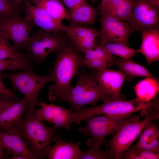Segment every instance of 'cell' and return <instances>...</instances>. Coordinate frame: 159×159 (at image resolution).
I'll return each instance as SVG.
<instances>
[{
  "mask_svg": "<svg viewBox=\"0 0 159 159\" xmlns=\"http://www.w3.org/2000/svg\"><path fill=\"white\" fill-rule=\"evenodd\" d=\"M55 52V61L50 69L53 83L49 87L48 95L51 101L62 102L72 86V79L82 66L83 55L78 52L70 42Z\"/></svg>",
  "mask_w": 159,
  "mask_h": 159,
  "instance_id": "6da1fadb",
  "label": "cell"
},
{
  "mask_svg": "<svg viewBox=\"0 0 159 159\" xmlns=\"http://www.w3.org/2000/svg\"><path fill=\"white\" fill-rule=\"evenodd\" d=\"M15 127L37 159L47 158L52 144L60 138L57 133L58 127L46 125L32 113L21 118Z\"/></svg>",
  "mask_w": 159,
  "mask_h": 159,
  "instance_id": "7a4b0ae2",
  "label": "cell"
},
{
  "mask_svg": "<svg viewBox=\"0 0 159 159\" xmlns=\"http://www.w3.org/2000/svg\"><path fill=\"white\" fill-rule=\"evenodd\" d=\"M159 108L150 107L142 110L145 118L140 120L139 117H130L115 132L114 136L107 142V150L111 159H121L123 153L140 135L147 124L159 119Z\"/></svg>",
  "mask_w": 159,
  "mask_h": 159,
  "instance_id": "3957f363",
  "label": "cell"
},
{
  "mask_svg": "<svg viewBox=\"0 0 159 159\" xmlns=\"http://www.w3.org/2000/svg\"><path fill=\"white\" fill-rule=\"evenodd\" d=\"M75 84L71 86L62 102L69 103L75 112H78L87 105H94L98 101L103 102L114 99L103 91L92 72H78Z\"/></svg>",
  "mask_w": 159,
  "mask_h": 159,
  "instance_id": "277c9868",
  "label": "cell"
},
{
  "mask_svg": "<svg viewBox=\"0 0 159 159\" xmlns=\"http://www.w3.org/2000/svg\"><path fill=\"white\" fill-rule=\"evenodd\" d=\"M32 69L29 68L15 73H2L3 77L10 81L13 89L19 91L24 96L26 100L25 115L31 114L35 110L38 105V96L41 90L53 80L50 70L48 74L40 75L35 73Z\"/></svg>",
  "mask_w": 159,
  "mask_h": 159,
  "instance_id": "5b68a950",
  "label": "cell"
},
{
  "mask_svg": "<svg viewBox=\"0 0 159 159\" xmlns=\"http://www.w3.org/2000/svg\"><path fill=\"white\" fill-rule=\"evenodd\" d=\"M64 32L37 30L30 36L21 49L33 63L41 64L51 53L60 50L70 42L67 34Z\"/></svg>",
  "mask_w": 159,
  "mask_h": 159,
  "instance_id": "8992f818",
  "label": "cell"
},
{
  "mask_svg": "<svg viewBox=\"0 0 159 159\" xmlns=\"http://www.w3.org/2000/svg\"><path fill=\"white\" fill-rule=\"evenodd\" d=\"M152 107L159 108L158 100L145 102L137 98L128 100L112 99L103 102L100 105L85 107L78 112H75L77 118L74 122L76 125H79L87 118L100 115L128 116L133 112Z\"/></svg>",
  "mask_w": 159,
  "mask_h": 159,
  "instance_id": "52a82bcc",
  "label": "cell"
},
{
  "mask_svg": "<svg viewBox=\"0 0 159 159\" xmlns=\"http://www.w3.org/2000/svg\"><path fill=\"white\" fill-rule=\"evenodd\" d=\"M130 115L118 116L108 115L92 116L84 120L86 125L79 128L84 136L90 138L87 142V148H100L105 138L115 133Z\"/></svg>",
  "mask_w": 159,
  "mask_h": 159,
  "instance_id": "ba28073f",
  "label": "cell"
},
{
  "mask_svg": "<svg viewBox=\"0 0 159 159\" xmlns=\"http://www.w3.org/2000/svg\"><path fill=\"white\" fill-rule=\"evenodd\" d=\"M159 10L148 0H135V5L126 21L130 34L148 29H158Z\"/></svg>",
  "mask_w": 159,
  "mask_h": 159,
  "instance_id": "9c48e42d",
  "label": "cell"
},
{
  "mask_svg": "<svg viewBox=\"0 0 159 159\" xmlns=\"http://www.w3.org/2000/svg\"><path fill=\"white\" fill-rule=\"evenodd\" d=\"M38 106L41 108L32 113L34 118L38 121L50 122L58 128L62 127L69 131L72 124L76 119V113L71 108L68 109L42 101L39 102Z\"/></svg>",
  "mask_w": 159,
  "mask_h": 159,
  "instance_id": "30bf717a",
  "label": "cell"
},
{
  "mask_svg": "<svg viewBox=\"0 0 159 159\" xmlns=\"http://www.w3.org/2000/svg\"><path fill=\"white\" fill-rule=\"evenodd\" d=\"M35 25L30 20L16 17L0 20V34L11 40L14 47L21 49L30 36Z\"/></svg>",
  "mask_w": 159,
  "mask_h": 159,
  "instance_id": "8fae6325",
  "label": "cell"
},
{
  "mask_svg": "<svg viewBox=\"0 0 159 159\" xmlns=\"http://www.w3.org/2000/svg\"><path fill=\"white\" fill-rule=\"evenodd\" d=\"M101 29L99 36L102 43L112 42L125 45L128 44L130 29L127 22L121 21L108 14H101L100 18Z\"/></svg>",
  "mask_w": 159,
  "mask_h": 159,
  "instance_id": "7c38bea8",
  "label": "cell"
},
{
  "mask_svg": "<svg viewBox=\"0 0 159 159\" xmlns=\"http://www.w3.org/2000/svg\"><path fill=\"white\" fill-rule=\"evenodd\" d=\"M99 86L105 93L116 100H124L121 93L124 82L128 75L121 70L106 68L99 71H92Z\"/></svg>",
  "mask_w": 159,
  "mask_h": 159,
  "instance_id": "4fadbf2b",
  "label": "cell"
},
{
  "mask_svg": "<svg viewBox=\"0 0 159 159\" xmlns=\"http://www.w3.org/2000/svg\"><path fill=\"white\" fill-rule=\"evenodd\" d=\"M23 11L24 19L32 21L42 30L49 32H66L69 27L59 22L51 17L43 8L25 1Z\"/></svg>",
  "mask_w": 159,
  "mask_h": 159,
  "instance_id": "5bb4252c",
  "label": "cell"
},
{
  "mask_svg": "<svg viewBox=\"0 0 159 159\" xmlns=\"http://www.w3.org/2000/svg\"><path fill=\"white\" fill-rule=\"evenodd\" d=\"M0 143L6 150L7 155L14 153L26 159H37L30 151L15 126L7 130H0Z\"/></svg>",
  "mask_w": 159,
  "mask_h": 159,
  "instance_id": "9a60e30c",
  "label": "cell"
},
{
  "mask_svg": "<svg viewBox=\"0 0 159 159\" xmlns=\"http://www.w3.org/2000/svg\"><path fill=\"white\" fill-rule=\"evenodd\" d=\"M66 32L75 49L80 54L93 48L96 45L95 39L99 36V31L87 27H69Z\"/></svg>",
  "mask_w": 159,
  "mask_h": 159,
  "instance_id": "2e32d148",
  "label": "cell"
},
{
  "mask_svg": "<svg viewBox=\"0 0 159 159\" xmlns=\"http://www.w3.org/2000/svg\"><path fill=\"white\" fill-rule=\"evenodd\" d=\"M142 43L138 49L145 57L147 64L159 59V31L158 29H145L141 32Z\"/></svg>",
  "mask_w": 159,
  "mask_h": 159,
  "instance_id": "e0dca14e",
  "label": "cell"
},
{
  "mask_svg": "<svg viewBox=\"0 0 159 159\" xmlns=\"http://www.w3.org/2000/svg\"><path fill=\"white\" fill-rule=\"evenodd\" d=\"M81 141L74 143L72 140L68 142L59 138L51 146L47 153L49 159H80L82 153L80 149Z\"/></svg>",
  "mask_w": 159,
  "mask_h": 159,
  "instance_id": "ac0fdd59",
  "label": "cell"
},
{
  "mask_svg": "<svg viewBox=\"0 0 159 159\" xmlns=\"http://www.w3.org/2000/svg\"><path fill=\"white\" fill-rule=\"evenodd\" d=\"M26 100L11 102L0 110V130H7L13 128L25 112Z\"/></svg>",
  "mask_w": 159,
  "mask_h": 159,
  "instance_id": "d6986e66",
  "label": "cell"
},
{
  "mask_svg": "<svg viewBox=\"0 0 159 159\" xmlns=\"http://www.w3.org/2000/svg\"><path fill=\"white\" fill-rule=\"evenodd\" d=\"M153 121L144 127L137 143L131 147L132 149L159 152V129Z\"/></svg>",
  "mask_w": 159,
  "mask_h": 159,
  "instance_id": "ffe728a7",
  "label": "cell"
},
{
  "mask_svg": "<svg viewBox=\"0 0 159 159\" xmlns=\"http://www.w3.org/2000/svg\"><path fill=\"white\" fill-rule=\"evenodd\" d=\"M70 26L72 27H86L93 24L97 16V10L87 1L69 13Z\"/></svg>",
  "mask_w": 159,
  "mask_h": 159,
  "instance_id": "44dd1931",
  "label": "cell"
},
{
  "mask_svg": "<svg viewBox=\"0 0 159 159\" xmlns=\"http://www.w3.org/2000/svg\"><path fill=\"white\" fill-rule=\"evenodd\" d=\"M30 2L44 9L56 21L62 23L64 19L69 20L70 14L59 0H31Z\"/></svg>",
  "mask_w": 159,
  "mask_h": 159,
  "instance_id": "7402d4cb",
  "label": "cell"
},
{
  "mask_svg": "<svg viewBox=\"0 0 159 159\" xmlns=\"http://www.w3.org/2000/svg\"><path fill=\"white\" fill-rule=\"evenodd\" d=\"M133 87L137 98L143 102H150L159 92V80L146 78L138 82Z\"/></svg>",
  "mask_w": 159,
  "mask_h": 159,
  "instance_id": "603a6c76",
  "label": "cell"
},
{
  "mask_svg": "<svg viewBox=\"0 0 159 159\" xmlns=\"http://www.w3.org/2000/svg\"><path fill=\"white\" fill-rule=\"evenodd\" d=\"M114 62L120 70L127 75L134 77H150L159 80L143 66L134 62L131 59L123 58L115 59Z\"/></svg>",
  "mask_w": 159,
  "mask_h": 159,
  "instance_id": "cb8c5ba5",
  "label": "cell"
},
{
  "mask_svg": "<svg viewBox=\"0 0 159 159\" xmlns=\"http://www.w3.org/2000/svg\"><path fill=\"white\" fill-rule=\"evenodd\" d=\"M25 1L17 2L10 0H0V20L6 19L21 17Z\"/></svg>",
  "mask_w": 159,
  "mask_h": 159,
  "instance_id": "d4e9b609",
  "label": "cell"
},
{
  "mask_svg": "<svg viewBox=\"0 0 159 159\" xmlns=\"http://www.w3.org/2000/svg\"><path fill=\"white\" fill-rule=\"evenodd\" d=\"M101 44L110 54L124 59H131L133 56L139 52L138 49L130 48L121 43L107 42Z\"/></svg>",
  "mask_w": 159,
  "mask_h": 159,
  "instance_id": "484cf974",
  "label": "cell"
},
{
  "mask_svg": "<svg viewBox=\"0 0 159 159\" xmlns=\"http://www.w3.org/2000/svg\"><path fill=\"white\" fill-rule=\"evenodd\" d=\"M22 58L29 59L24 53L16 50L10 43L9 39L0 34V60Z\"/></svg>",
  "mask_w": 159,
  "mask_h": 159,
  "instance_id": "4316f807",
  "label": "cell"
},
{
  "mask_svg": "<svg viewBox=\"0 0 159 159\" xmlns=\"http://www.w3.org/2000/svg\"><path fill=\"white\" fill-rule=\"evenodd\" d=\"M135 3V0H122L107 14L118 20L126 22Z\"/></svg>",
  "mask_w": 159,
  "mask_h": 159,
  "instance_id": "83f0119b",
  "label": "cell"
},
{
  "mask_svg": "<svg viewBox=\"0 0 159 159\" xmlns=\"http://www.w3.org/2000/svg\"><path fill=\"white\" fill-rule=\"evenodd\" d=\"M34 67L33 63L29 59L0 60V72L6 70H23Z\"/></svg>",
  "mask_w": 159,
  "mask_h": 159,
  "instance_id": "f1b7e54d",
  "label": "cell"
},
{
  "mask_svg": "<svg viewBox=\"0 0 159 159\" xmlns=\"http://www.w3.org/2000/svg\"><path fill=\"white\" fill-rule=\"evenodd\" d=\"M159 152L135 150L130 147L123 153L121 158L123 159H158Z\"/></svg>",
  "mask_w": 159,
  "mask_h": 159,
  "instance_id": "f546056e",
  "label": "cell"
},
{
  "mask_svg": "<svg viewBox=\"0 0 159 159\" xmlns=\"http://www.w3.org/2000/svg\"><path fill=\"white\" fill-rule=\"evenodd\" d=\"M113 59L107 58H100L86 60L83 59L82 66L89 68L95 71L100 70L106 68L109 64H111Z\"/></svg>",
  "mask_w": 159,
  "mask_h": 159,
  "instance_id": "4dcf8cb0",
  "label": "cell"
},
{
  "mask_svg": "<svg viewBox=\"0 0 159 159\" xmlns=\"http://www.w3.org/2000/svg\"><path fill=\"white\" fill-rule=\"evenodd\" d=\"M83 54V59L84 60L100 58L113 59L112 55L108 53L101 44L96 45L93 48L87 50Z\"/></svg>",
  "mask_w": 159,
  "mask_h": 159,
  "instance_id": "1f68e13d",
  "label": "cell"
},
{
  "mask_svg": "<svg viewBox=\"0 0 159 159\" xmlns=\"http://www.w3.org/2000/svg\"><path fill=\"white\" fill-rule=\"evenodd\" d=\"M85 151H82L80 159H109L111 156L107 150H103L100 148H87Z\"/></svg>",
  "mask_w": 159,
  "mask_h": 159,
  "instance_id": "d6a6232c",
  "label": "cell"
},
{
  "mask_svg": "<svg viewBox=\"0 0 159 159\" xmlns=\"http://www.w3.org/2000/svg\"><path fill=\"white\" fill-rule=\"evenodd\" d=\"M2 73L0 72V98L12 102L21 100L22 99L4 85L2 80Z\"/></svg>",
  "mask_w": 159,
  "mask_h": 159,
  "instance_id": "836d02e7",
  "label": "cell"
},
{
  "mask_svg": "<svg viewBox=\"0 0 159 159\" xmlns=\"http://www.w3.org/2000/svg\"><path fill=\"white\" fill-rule=\"evenodd\" d=\"M68 8L69 13L76 8L87 1V0H59Z\"/></svg>",
  "mask_w": 159,
  "mask_h": 159,
  "instance_id": "e575fe53",
  "label": "cell"
},
{
  "mask_svg": "<svg viewBox=\"0 0 159 159\" xmlns=\"http://www.w3.org/2000/svg\"><path fill=\"white\" fill-rule=\"evenodd\" d=\"M11 102L0 98V110Z\"/></svg>",
  "mask_w": 159,
  "mask_h": 159,
  "instance_id": "d590c367",
  "label": "cell"
},
{
  "mask_svg": "<svg viewBox=\"0 0 159 159\" xmlns=\"http://www.w3.org/2000/svg\"><path fill=\"white\" fill-rule=\"evenodd\" d=\"M112 0H102L101 4L98 7L99 9H101L107 5Z\"/></svg>",
  "mask_w": 159,
  "mask_h": 159,
  "instance_id": "8d00e7d4",
  "label": "cell"
},
{
  "mask_svg": "<svg viewBox=\"0 0 159 159\" xmlns=\"http://www.w3.org/2000/svg\"><path fill=\"white\" fill-rule=\"evenodd\" d=\"M152 5L159 9V0H148Z\"/></svg>",
  "mask_w": 159,
  "mask_h": 159,
  "instance_id": "74e56055",
  "label": "cell"
},
{
  "mask_svg": "<svg viewBox=\"0 0 159 159\" xmlns=\"http://www.w3.org/2000/svg\"><path fill=\"white\" fill-rule=\"evenodd\" d=\"M11 159H26L24 157L16 154H12Z\"/></svg>",
  "mask_w": 159,
  "mask_h": 159,
  "instance_id": "f35d334b",
  "label": "cell"
},
{
  "mask_svg": "<svg viewBox=\"0 0 159 159\" xmlns=\"http://www.w3.org/2000/svg\"><path fill=\"white\" fill-rule=\"evenodd\" d=\"M4 150L3 147L0 143V159H2L4 158Z\"/></svg>",
  "mask_w": 159,
  "mask_h": 159,
  "instance_id": "ab89813d",
  "label": "cell"
},
{
  "mask_svg": "<svg viewBox=\"0 0 159 159\" xmlns=\"http://www.w3.org/2000/svg\"><path fill=\"white\" fill-rule=\"evenodd\" d=\"M17 2H20L23 1H25L26 0H11Z\"/></svg>",
  "mask_w": 159,
  "mask_h": 159,
  "instance_id": "60d3db41",
  "label": "cell"
},
{
  "mask_svg": "<svg viewBox=\"0 0 159 159\" xmlns=\"http://www.w3.org/2000/svg\"><path fill=\"white\" fill-rule=\"evenodd\" d=\"M91 1L92 3H94L95 2L97 1L98 0H90Z\"/></svg>",
  "mask_w": 159,
  "mask_h": 159,
  "instance_id": "b9f144b4",
  "label": "cell"
}]
</instances>
